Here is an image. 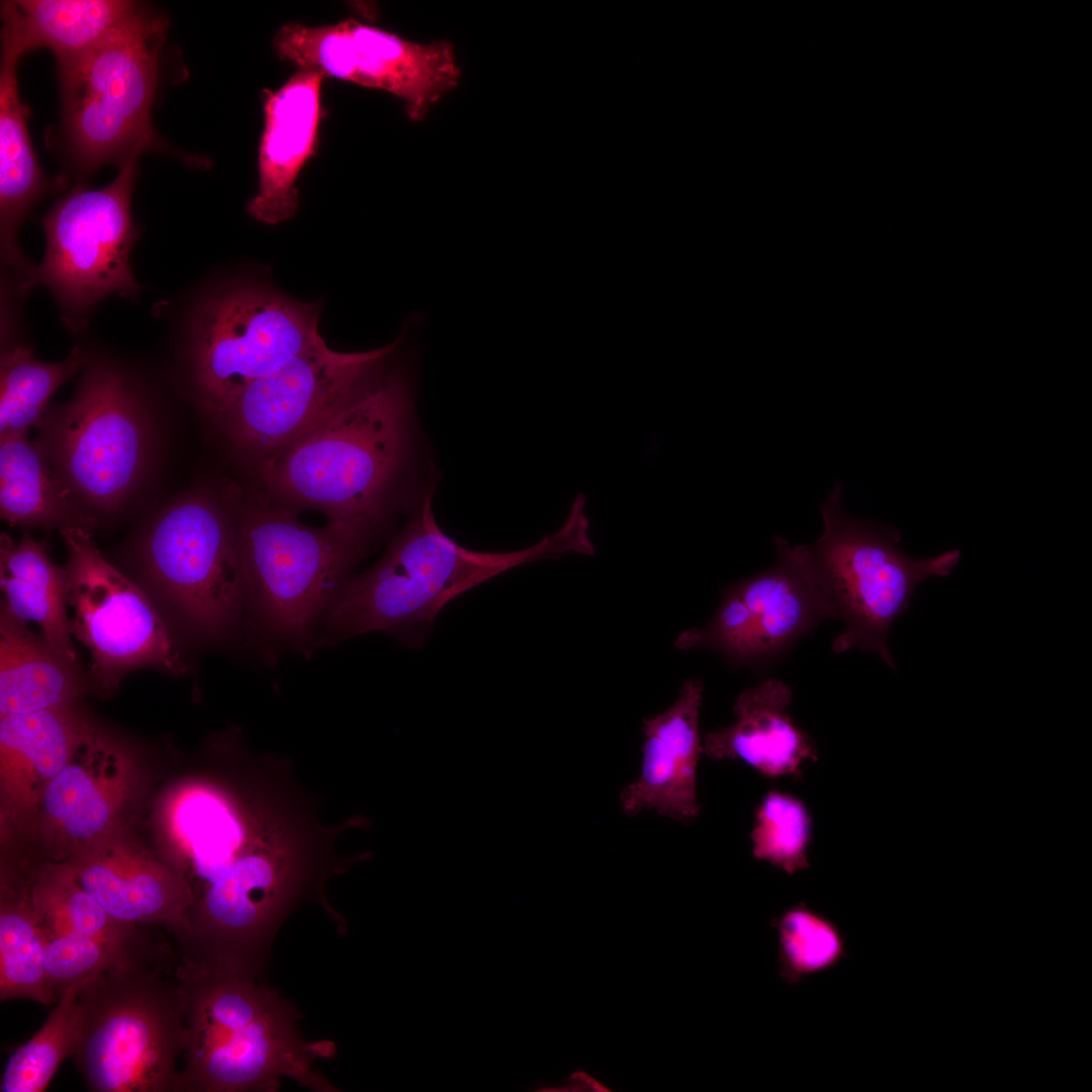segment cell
Returning <instances> with one entry per match:
<instances>
[{"mask_svg": "<svg viewBox=\"0 0 1092 1092\" xmlns=\"http://www.w3.org/2000/svg\"><path fill=\"white\" fill-rule=\"evenodd\" d=\"M139 4L127 0L2 1L1 19L23 55L49 49L59 70H64L104 41Z\"/></svg>", "mask_w": 1092, "mask_h": 1092, "instance_id": "24", "label": "cell"}, {"mask_svg": "<svg viewBox=\"0 0 1092 1092\" xmlns=\"http://www.w3.org/2000/svg\"><path fill=\"white\" fill-rule=\"evenodd\" d=\"M272 48L297 68L395 96L414 121L424 119L461 77L449 41L415 42L354 18L317 26L286 22Z\"/></svg>", "mask_w": 1092, "mask_h": 1092, "instance_id": "13", "label": "cell"}, {"mask_svg": "<svg viewBox=\"0 0 1092 1092\" xmlns=\"http://www.w3.org/2000/svg\"><path fill=\"white\" fill-rule=\"evenodd\" d=\"M841 492L836 482L820 504L821 537L792 548L824 598L831 619L844 625L832 642V651H873L896 671L888 645L892 625L909 608L923 580L950 575L961 552L953 549L927 559L910 557L899 547L898 530L847 515Z\"/></svg>", "mask_w": 1092, "mask_h": 1092, "instance_id": "8", "label": "cell"}, {"mask_svg": "<svg viewBox=\"0 0 1092 1092\" xmlns=\"http://www.w3.org/2000/svg\"><path fill=\"white\" fill-rule=\"evenodd\" d=\"M131 958L134 957L123 954L93 938L78 934L58 935L46 944L48 984L58 1002L70 988L96 978L115 962Z\"/></svg>", "mask_w": 1092, "mask_h": 1092, "instance_id": "34", "label": "cell"}, {"mask_svg": "<svg viewBox=\"0 0 1092 1092\" xmlns=\"http://www.w3.org/2000/svg\"><path fill=\"white\" fill-rule=\"evenodd\" d=\"M97 729L76 703L0 717L2 832L35 840L48 786Z\"/></svg>", "mask_w": 1092, "mask_h": 1092, "instance_id": "18", "label": "cell"}, {"mask_svg": "<svg viewBox=\"0 0 1092 1092\" xmlns=\"http://www.w3.org/2000/svg\"><path fill=\"white\" fill-rule=\"evenodd\" d=\"M75 347L61 362L34 359L30 349L16 346L1 355L0 438L26 433L35 425L56 389L86 364Z\"/></svg>", "mask_w": 1092, "mask_h": 1092, "instance_id": "30", "label": "cell"}, {"mask_svg": "<svg viewBox=\"0 0 1092 1092\" xmlns=\"http://www.w3.org/2000/svg\"><path fill=\"white\" fill-rule=\"evenodd\" d=\"M397 344L398 339L371 351L341 353L321 338L244 388L215 418L234 446L259 462L342 405Z\"/></svg>", "mask_w": 1092, "mask_h": 1092, "instance_id": "15", "label": "cell"}, {"mask_svg": "<svg viewBox=\"0 0 1092 1092\" xmlns=\"http://www.w3.org/2000/svg\"><path fill=\"white\" fill-rule=\"evenodd\" d=\"M175 977L184 1017L175 1092H271L283 1078L338 1090L315 1069L334 1043L307 1041L296 1008L258 976L178 954Z\"/></svg>", "mask_w": 1092, "mask_h": 1092, "instance_id": "3", "label": "cell"}, {"mask_svg": "<svg viewBox=\"0 0 1092 1092\" xmlns=\"http://www.w3.org/2000/svg\"><path fill=\"white\" fill-rule=\"evenodd\" d=\"M69 511L67 492L50 474L26 433L0 438V512L12 525L54 526Z\"/></svg>", "mask_w": 1092, "mask_h": 1092, "instance_id": "29", "label": "cell"}, {"mask_svg": "<svg viewBox=\"0 0 1092 1092\" xmlns=\"http://www.w3.org/2000/svg\"><path fill=\"white\" fill-rule=\"evenodd\" d=\"M0 586L1 607L20 620L36 623L52 648L77 667V651L67 614L66 569L51 560L43 543L26 533L19 543L2 534Z\"/></svg>", "mask_w": 1092, "mask_h": 1092, "instance_id": "25", "label": "cell"}, {"mask_svg": "<svg viewBox=\"0 0 1092 1092\" xmlns=\"http://www.w3.org/2000/svg\"><path fill=\"white\" fill-rule=\"evenodd\" d=\"M318 303L257 285L211 293L188 326V356L201 403L216 417L244 388L322 337Z\"/></svg>", "mask_w": 1092, "mask_h": 1092, "instance_id": "9", "label": "cell"}, {"mask_svg": "<svg viewBox=\"0 0 1092 1092\" xmlns=\"http://www.w3.org/2000/svg\"><path fill=\"white\" fill-rule=\"evenodd\" d=\"M143 402L123 373L89 367L71 401L48 429L55 463L67 483L102 510L117 507L144 472L149 444Z\"/></svg>", "mask_w": 1092, "mask_h": 1092, "instance_id": "14", "label": "cell"}, {"mask_svg": "<svg viewBox=\"0 0 1092 1092\" xmlns=\"http://www.w3.org/2000/svg\"><path fill=\"white\" fill-rule=\"evenodd\" d=\"M702 701V680L690 679L684 682L669 708L644 720L641 771L638 779L620 794L626 815L654 810L686 824L698 817L697 767L703 753L699 732Z\"/></svg>", "mask_w": 1092, "mask_h": 1092, "instance_id": "20", "label": "cell"}, {"mask_svg": "<svg viewBox=\"0 0 1092 1092\" xmlns=\"http://www.w3.org/2000/svg\"><path fill=\"white\" fill-rule=\"evenodd\" d=\"M169 20L139 4L131 16L70 68L59 70L63 131L80 175L119 168L146 152L179 156L191 166L209 160L174 151L151 117Z\"/></svg>", "mask_w": 1092, "mask_h": 1092, "instance_id": "7", "label": "cell"}, {"mask_svg": "<svg viewBox=\"0 0 1092 1092\" xmlns=\"http://www.w3.org/2000/svg\"><path fill=\"white\" fill-rule=\"evenodd\" d=\"M32 869L2 873L0 998L57 1003L44 970L46 939L30 896Z\"/></svg>", "mask_w": 1092, "mask_h": 1092, "instance_id": "28", "label": "cell"}, {"mask_svg": "<svg viewBox=\"0 0 1092 1092\" xmlns=\"http://www.w3.org/2000/svg\"><path fill=\"white\" fill-rule=\"evenodd\" d=\"M78 985L67 990L41 1028L8 1059L1 1092H41L61 1064L74 1057L82 1030Z\"/></svg>", "mask_w": 1092, "mask_h": 1092, "instance_id": "31", "label": "cell"}, {"mask_svg": "<svg viewBox=\"0 0 1092 1092\" xmlns=\"http://www.w3.org/2000/svg\"><path fill=\"white\" fill-rule=\"evenodd\" d=\"M138 159L122 165L103 188L75 187L43 218V260L19 289L26 294L35 286L49 288L72 328L106 296L133 295L141 288L129 268L140 234L130 214Z\"/></svg>", "mask_w": 1092, "mask_h": 1092, "instance_id": "10", "label": "cell"}, {"mask_svg": "<svg viewBox=\"0 0 1092 1092\" xmlns=\"http://www.w3.org/2000/svg\"><path fill=\"white\" fill-rule=\"evenodd\" d=\"M148 575L184 626L210 642L244 639L245 586L230 509L191 496L156 520L144 546Z\"/></svg>", "mask_w": 1092, "mask_h": 1092, "instance_id": "11", "label": "cell"}, {"mask_svg": "<svg viewBox=\"0 0 1092 1092\" xmlns=\"http://www.w3.org/2000/svg\"><path fill=\"white\" fill-rule=\"evenodd\" d=\"M769 925L778 937L779 974L789 986L829 971L847 958L838 925L803 902L784 909Z\"/></svg>", "mask_w": 1092, "mask_h": 1092, "instance_id": "32", "label": "cell"}, {"mask_svg": "<svg viewBox=\"0 0 1092 1092\" xmlns=\"http://www.w3.org/2000/svg\"><path fill=\"white\" fill-rule=\"evenodd\" d=\"M30 896L46 944L58 935L78 934L134 957L165 942L158 932L150 930L151 925L112 918L80 885L66 861L44 860L33 866Z\"/></svg>", "mask_w": 1092, "mask_h": 1092, "instance_id": "26", "label": "cell"}, {"mask_svg": "<svg viewBox=\"0 0 1092 1092\" xmlns=\"http://www.w3.org/2000/svg\"><path fill=\"white\" fill-rule=\"evenodd\" d=\"M812 819L805 803L781 791H769L755 811L752 854L787 874L810 867L808 848Z\"/></svg>", "mask_w": 1092, "mask_h": 1092, "instance_id": "33", "label": "cell"}, {"mask_svg": "<svg viewBox=\"0 0 1092 1092\" xmlns=\"http://www.w3.org/2000/svg\"><path fill=\"white\" fill-rule=\"evenodd\" d=\"M389 357L336 411L258 462L274 505L318 510L367 541L378 531L413 445L411 378Z\"/></svg>", "mask_w": 1092, "mask_h": 1092, "instance_id": "2", "label": "cell"}, {"mask_svg": "<svg viewBox=\"0 0 1092 1092\" xmlns=\"http://www.w3.org/2000/svg\"><path fill=\"white\" fill-rule=\"evenodd\" d=\"M776 563L732 586L741 598L750 634V663L782 654L810 633L830 610L784 538L776 536Z\"/></svg>", "mask_w": 1092, "mask_h": 1092, "instance_id": "22", "label": "cell"}, {"mask_svg": "<svg viewBox=\"0 0 1092 1092\" xmlns=\"http://www.w3.org/2000/svg\"><path fill=\"white\" fill-rule=\"evenodd\" d=\"M143 779L133 750L97 729L43 794L35 840L44 860H68L125 827Z\"/></svg>", "mask_w": 1092, "mask_h": 1092, "instance_id": "16", "label": "cell"}, {"mask_svg": "<svg viewBox=\"0 0 1092 1092\" xmlns=\"http://www.w3.org/2000/svg\"><path fill=\"white\" fill-rule=\"evenodd\" d=\"M790 687L769 678L741 692L734 704L735 721L708 733L703 753L712 759H740L762 776L800 777L806 760H817L811 737L787 712Z\"/></svg>", "mask_w": 1092, "mask_h": 1092, "instance_id": "21", "label": "cell"}, {"mask_svg": "<svg viewBox=\"0 0 1092 1092\" xmlns=\"http://www.w3.org/2000/svg\"><path fill=\"white\" fill-rule=\"evenodd\" d=\"M538 1092H609L610 1089L583 1070L571 1072L559 1085L542 1086Z\"/></svg>", "mask_w": 1092, "mask_h": 1092, "instance_id": "35", "label": "cell"}, {"mask_svg": "<svg viewBox=\"0 0 1092 1092\" xmlns=\"http://www.w3.org/2000/svg\"><path fill=\"white\" fill-rule=\"evenodd\" d=\"M245 586V645L272 665L291 652L308 659L341 584L368 541L329 523L313 528L268 502L230 508Z\"/></svg>", "mask_w": 1092, "mask_h": 1092, "instance_id": "4", "label": "cell"}, {"mask_svg": "<svg viewBox=\"0 0 1092 1092\" xmlns=\"http://www.w3.org/2000/svg\"><path fill=\"white\" fill-rule=\"evenodd\" d=\"M166 944L115 962L79 989L83 1021L74 1059L92 1092H175L184 1017Z\"/></svg>", "mask_w": 1092, "mask_h": 1092, "instance_id": "6", "label": "cell"}, {"mask_svg": "<svg viewBox=\"0 0 1092 1092\" xmlns=\"http://www.w3.org/2000/svg\"><path fill=\"white\" fill-rule=\"evenodd\" d=\"M23 56L14 38L1 30L0 61V239L3 261L27 273L16 245L18 228L51 182L43 175L28 133L29 107L21 100L17 64Z\"/></svg>", "mask_w": 1092, "mask_h": 1092, "instance_id": "23", "label": "cell"}, {"mask_svg": "<svg viewBox=\"0 0 1092 1092\" xmlns=\"http://www.w3.org/2000/svg\"><path fill=\"white\" fill-rule=\"evenodd\" d=\"M540 544L503 552L466 549L438 526L427 492L385 554L339 587L321 629V648L382 631L420 644L443 607L518 565L543 559Z\"/></svg>", "mask_w": 1092, "mask_h": 1092, "instance_id": "5", "label": "cell"}, {"mask_svg": "<svg viewBox=\"0 0 1092 1092\" xmlns=\"http://www.w3.org/2000/svg\"><path fill=\"white\" fill-rule=\"evenodd\" d=\"M65 861L115 920L164 926L175 939L186 933L193 904L188 883L167 860L133 842L125 827Z\"/></svg>", "mask_w": 1092, "mask_h": 1092, "instance_id": "17", "label": "cell"}, {"mask_svg": "<svg viewBox=\"0 0 1092 1092\" xmlns=\"http://www.w3.org/2000/svg\"><path fill=\"white\" fill-rule=\"evenodd\" d=\"M62 535L71 631L88 649L99 685L114 690L141 667L186 675L187 656L146 594L103 557L85 528L66 525Z\"/></svg>", "mask_w": 1092, "mask_h": 1092, "instance_id": "12", "label": "cell"}, {"mask_svg": "<svg viewBox=\"0 0 1092 1092\" xmlns=\"http://www.w3.org/2000/svg\"><path fill=\"white\" fill-rule=\"evenodd\" d=\"M28 623L0 609V717L76 703L80 681Z\"/></svg>", "mask_w": 1092, "mask_h": 1092, "instance_id": "27", "label": "cell"}, {"mask_svg": "<svg viewBox=\"0 0 1092 1092\" xmlns=\"http://www.w3.org/2000/svg\"><path fill=\"white\" fill-rule=\"evenodd\" d=\"M348 823L322 825L288 764L241 740L235 777L217 784L204 840L180 864L193 904L186 946L260 973L288 916L325 899L326 882L362 859L340 856L334 841ZM341 919V918H339Z\"/></svg>", "mask_w": 1092, "mask_h": 1092, "instance_id": "1", "label": "cell"}, {"mask_svg": "<svg viewBox=\"0 0 1092 1092\" xmlns=\"http://www.w3.org/2000/svg\"><path fill=\"white\" fill-rule=\"evenodd\" d=\"M324 78L316 70L297 68L266 98L258 159L259 188L247 203L248 213L261 222L277 224L297 211L296 180L315 149Z\"/></svg>", "mask_w": 1092, "mask_h": 1092, "instance_id": "19", "label": "cell"}]
</instances>
